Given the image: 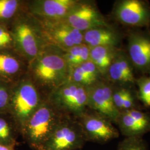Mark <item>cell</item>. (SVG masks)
Masks as SVG:
<instances>
[{
  "instance_id": "cell-1",
  "label": "cell",
  "mask_w": 150,
  "mask_h": 150,
  "mask_svg": "<svg viewBox=\"0 0 150 150\" xmlns=\"http://www.w3.org/2000/svg\"><path fill=\"white\" fill-rule=\"evenodd\" d=\"M64 115L47 98H45L22 127L20 134L32 150H43L45 144Z\"/></svg>"
},
{
  "instance_id": "cell-2",
  "label": "cell",
  "mask_w": 150,
  "mask_h": 150,
  "mask_svg": "<svg viewBox=\"0 0 150 150\" xmlns=\"http://www.w3.org/2000/svg\"><path fill=\"white\" fill-rule=\"evenodd\" d=\"M61 49L47 45L31 62V69L36 80L53 90L69 80L70 67Z\"/></svg>"
},
{
  "instance_id": "cell-3",
  "label": "cell",
  "mask_w": 150,
  "mask_h": 150,
  "mask_svg": "<svg viewBox=\"0 0 150 150\" xmlns=\"http://www.w3.org/2000/svg\"><path fill=\"white\" fill-rule=\"evenodd\" d=\"M47 98L66 115L78 117L88 108L87 87L71 81L53 90Z\"/></svg>"
},
{
  "instance_id": "cell-4",
  "label": "cell",
  "mask_w": 150,
  "mask_h": 150,
  "mask_svg": "<svg viewBox=\"0 0 150 150\" xmlns=\"http://www.w3.org/2000/svg\"><path fill=\"white\" fill-rule=\"evenodd\" d=\"M44 100L30 81H23L16 87L11 95L8 110L20 132L22 127Z\"/></svg>"
},
{
  "instance_id": "cell-5",
  "label": "cell",
  "mask_w": 150,
  "mask_h": 150,
  "mask_svg": "<svg viewBox=\"0 0 150 150\" xmlns=\"http://www.w3.org/2000/svg\"><path fill=\"white\" fill-rule=\"evenodd\" d=\"M86 142L77 118L64 115L43 150H81Z\"/></svg>"
},
{
  "instance_id": "cell-6",
  "label": "cell",
  "mask_w": 150,
  "mask_h": 150,
  "mask_svg": "<svg viewBox=\"0 0 150 150\" xmlns=\"http://www.w3.org/2000/svg\"><path fill=\"white\" fill-rule=\"evenodd\" d=\"M18 51L30 63L47 45L39 23L23 18L17 22L13 30V37Z\"/></svg>"
},
{
  "instance_id": "cell-7",
  "label": "cell",
  "mask_w": 150,
  "mask_h": 150,
  "mask_svg": "<svg viewBox=\"0 0 150 150\" xmlns=\"http://www.w3.org/2000/svg\"><path fill=\"white\" fill-rule=\"evenodd\" d=\"M38 21L44 39L50 45L65 51L83 43V32L71 26L64 19Z\"/></svg>"
},
{
  "instance_id": "cell-8",
  "label": "cell",
  "mask_w": 150,
  "mask_h": 150,
  "mask_svg": "<svg viewBox=\"0 0 150 150\" xmlns=\"http://www.w3.org/2000/svg\"><path fill=\"white\" fill-rule=\"evenodd\" d=\"M76 118L87 142L105 144L119 137L120 132L111 121L90 108Z\"/></svg>"
},
{
  "instance_id": "cell-9",
  "label": "cell",
  "mask_w": 150,
  "mask_h": 150,
  "mask_svg": "<svg viewBox=\"0 0 150 150\" xmlns=\"http://www.w3.org/2000/svg\"><path fill=\"white\" fill-rule=\"evenodd\" d=\"M88 108L116 123L120 111L113 101V90L106 84L96 82L87 87Z\"/></svg>"
},
{
  "instance_id": "cell-10",
  "label": "cell",
  "mask_w": 150,
  "mask_h": 150,
  "mask_svg": "<svg viewBox=\"0 0 150 150\" xmlns=\"http://www.w3.org/2000/svg\"><path fill=\"white\" fill-rule=\"evenodd\" d=\"M64 20L82 32L97 27H107L105 19L96 7L88 3L78 2Z\"/></svg>"
},
{
  "instance_id": "cell-11",
  "label": "cell",
  "mask_w": 150,
  "mask_h": 150,
  "mask_svg": "<svg viewBox=\"0 0 150 150\" xmlns=\"http://www.w3.org/2000/svg\"><path fill=\"white\" fill-rule=\"evenodd\" d=\"M125 137H143L150 132V115L131 109L120 112L116 123Z\"/></svg>"
},
{
  "instance_id": "cell-12",
  "label": "cell",
  "mask_w": 150,
  "mask_h": 150,
  "mask_svg": "<svg viewBox=\"0 0 150 150\" xmlns=\"http://www.w3.org/2000/svg\"><path fill=\"white\" fill-rule=\"evenodd\" d=\"M78 1L75 0H40L31 2L30 11L38 20L64 19Z\"/></svg>"
},
{
  "instance_id": "cell-13",
  "label": "cell",
  "mask_w": 150,
  "mask_h": 150,
  "mask_svg": "<svg viewBox=\"0 0 150 150\" xmlns=\"http://www.w3.org/2000/svg\"><path fill=\"white\" fill-rule=\"evenodd\" d=\"M115 15L118 20L129 26H141L149 20V12L144 3L138 0H126L117 5Z\"/></svg>"
},
{
  "instance_id": "cell-14",
  "label": "cell",
  "mask_w": 150,
  "mask_h": 150,
  "mask_svg": "<svg viewBox=\"0 0 150 150\" xmlns=\"http://www.w3.org/2000/svg\"><path fill=\"white\" fill-rule=\"evenodd\" d=\"M129 56L132 63L143 69L150 67V40L145 36L132 35L129 40Z\"/></svg>"
},
{
  "instance_id": "cell-15",
  "label": "cell",
  "mask_w": 150,
  "mask_h": 150,
  "mask_svg": "<svg viewBox=\"0 0 150 150\" xmlns=\"http://www.w3.org/2000/svg\"><path fill=\"white\" fill-rule=\"evenodd\" d=\"M117 35L107 27H97L83 32V42L90 47H113L118 42Z\"/></svg>"
},
{
  "instance_id": "cell-16",
  "label": "cell",
  "mask_w": 150,
  "mask_h": 150,
  "mask_svg": "<svg viewBox=\"0 0 150 150\" xmlns=\"http://www.w3.org/2000/svg\"><path fill=\"white\" fill-rule=\"evenodd\" d=\"M110 79L122 84L132 83L134 77L133 70L127 59L123 55H116L107 70Z\"/></svg>"
},
{
  "instance_id": "cell-17",
  "label": "cell",
  "mask_w": 150,
  "mask_h": 150,
  "mask_svg": "<svg viewBox=\"0 0 150 150\" xmlns=\"http://www.w3.org/2000/svg\"><path fill=\"white\" fill-rule=\"evenodd\" d=\"M116 55L111 46L90 47V60L96 66L100 73L107 72Z\"/></svg>"
},
{
  "instance_id": "cell-18",
  "label": "cell",
  "mask_w": 150,
  "mask_h": 150,
  "mask_svg": "<svg viewBox=\"0 0 150 150\" xmlns=\"http://www.w3.org/2000/svg\"><path fill=\"white\" fill-rule=\"evenodd\" d=\"M19 134L20 130L14 120L10 121L0 116V144L15 147Z\"/></svg>"
},
{
  "instance_id": "cell-19",
  "label": "cell",
  "mask_w": 150,
  "mask_h": 150,
  "mask_svg": "<svg viewBox=\"0 0 150 150\" xmlns=\"http://www.w3.org/2000/svg\"><path fill=\"white\" fill-rule=\"evenodd\" d=\"M21 67L18 60L10 54L0 53V74L5 76L15 75Z\"/></svg>"
},
{
  "instance_id": "cell-20",
  "label": "cell",
  "mask_w": 150,
  "mask_h": 150,
  "mask_svg": "<svg viewBox=\"0 0 150 150\" xmlns=\"http://www.w3.org/2000/svg\"><path fill=\"white\" fill-rule=\"evenodd\" d=\"M116 150H149V146L143 137H125Z\"/></svg>"
},
{
  "instance_id": "cell-21",
  "label": "cell",
  "mask_w": 150,
  "mask_h": 150,
  "mask_svg": "<svg viewBox=\"0 0 150 150\" xmlns=\"http://www.w3.org/2000/svg\"><path fill=\"white\" fill-rule=\"evenodd\" d=\"M18 7L16 0H0V19L7 20L12 17Z\"/></svg>"
},
{
  "instance_id": "cell-22",
  "label": "cell",
  "mask_w": 150,
  "mask_h": 150,
  "mask_svg": "<svg viewBox=\"0 0 150 150\" xmlns=\"http://www.w3.org/2000/svg\"><path fill=\"white\" fill-rule=\"evenodd\" d=\"M139 100L146 107H150V77L139 82Z\"/></svg>"
},
{
  "instance_id": "cell-23",
  "label": "cell",
  "mask_w": 150,
  "mask_h": 150,
  "mask_svg": "<svg viewBox=\"0 0 150 150\" xmlns=\"http://www.w3.org/2000/svg\"><path fill=\"white\" fill-rule=\"evenodd\" d=\"M82 44L75 46L65 51L64 57L70 68L75 67L79 59Z\"/></svg>"
},
{
  "instance_id": "cell-24",
  "label": "cell",
  "mask_w": 150,
  "mask_h": 150,
  "mask_svg": "<svg viewBox=\"0 0 150 150\" xmlns=\"http://www.w3.org/2000/svg\"><path fill=\"white\" fill-rule=\"evenodd\" d=\"M11 98V95L6 88L0 85V111L9 110Z\"/></svg>"
},
{
  "instance_id": "cell-25",
  "label": "cell",
  "mask_w": 150,
  "mask_h": 150,
  "mask_svg": "<svg viewBox=\"0 0 150 150\" xmlns=\"http://www.w3.org/2000/svg\"><path fill=\"white\" fill-rule=\"evenodd\" d=\"M129 90L125 88H121L117 91H113V101L114 105L118 111H121L123 101L129 92Z\"/></svg>"
},
{
  "instance_id": "cell-26",
  "label": "cell",
  "mask_w": 150,
  "mask_h": 150,
  "mask_svg": "<svg viewBox=\"0 0 150 150\" xmlns=\"http://www.w3.org/2000/svg\"><path fill=\"white\" fill-rule=\"evenodd\" d=\"M0 40H6L11 42L12 41L10 34L2 27H0Z\"/></svg>"
},
{
  "instance_id": "cell-27",
  "label": "cell",
  "mask_w": 150,
  "mask_h": 150,
  "mask_svg": "<svg viewBox=\"0 0 150 150\" xmlns=\"http://www.w3.org/2000/svg\"><path fill=\"white\" fill-rule=\"evenodd\" d=\"M14 146L0 144V150H15Z\"/></svg>"
}]
</instances>
